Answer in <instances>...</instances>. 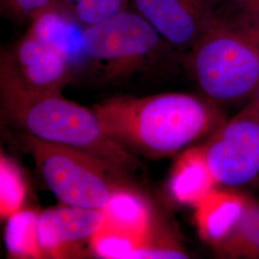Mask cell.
<instances>
[{"mask_svg":"<svg viewBox=\"0 0 259 259\" xmlns=\"http://www.w3.org/2000/svg\"><path fill=\"white\" fill-rule=\"evenodd\" d=\"M202 149L215 185L259 186V113L249 106L225 121Z\"/></svg>","mask_w":259,"mask_h":259,"instance_id":"6","label":"cell"},{"mask_svg":"<svg viewBox=\"0 0 259 259\" xmlns=\"http://www.w3.org/2000/svg\"><path fill=\"white\" fill-rule=\"evenodd\" d=\"M102 210L104 224L139 237H152L149 205L129 188L115 192Z\"/></svg>","mask_w":259,"mask_h":259,"instance_id":"13","label":"cell"},{"mask_svg":"<svg viewBox=\"0 0 259 259\" xmlns=\"http://www.w3.org/2000/svg\"><path fill=\"white\" fill-rule=\"evenodd\" d=\"M104 224L102 209L74 205L47 209L38 214V242L45 255L66 257L81 242L92 238Z\"/></svg>","mask_w":259,"mask_h":259,"instance_id":"8","label":"cell"},{"mask_svg":"<svg viewBox=\"0 0 259 259\" xmlns=\"http://www.w3.org/2000/svg\"><path fill=\"white\" fill-rule=\"evenodd\" d=\"M11 0H1V6H2V9H4L7 5H8V3H9Z\"/></svg>","mask_w":259,"mask_h":259,"instance_id":"22","label":"cell"},{"mask_svg":"<svg viewBox=\"0 0 259 259\" xmlns=\"http://www.w3.org/2000/svg\"><path fill=\"white\" fill-rule=\"evenodd\" d=\"M38 214L31 209H20L8 218L5 228V245L10 255L18 258H41L37 233Z\"/></svg>","mask_w":259,"mask_h":259,"instance_id":"14","label":"cell"},{"mask_svg":"<svg viewBox=\"0 0 259 259\" xmlns=\"http://www.w3.org/2000/svg\"><path fill=\"white\" fill-rule=\"evenodd\" d=\"M8 54L19 78L36 92L61 93L74 74L62 56L29 30Z\"/></svg>","mask_w":259,"mask_h":259,"instance_id":"9","label":"cell"},{"mask_svg":"<svg viewBox=\"0 0 259 259\" xmlns=\"http://www.w3.org/2000/svg\"><path fill=\"white\" fill-rule=\"evenodd\" d=\"M188 255L180 246L171 242L149 241L148 243L137 250L131 259L145 258H187Z\"/></svg>","mask_w":259,"mask_h":259,"instance_id":"18","label":"cell"},{"mask_svg":"<svg viewBox=\"0 0 259 259\" xmlns=\"http://www.w3.org/2000/svg\"><path fill=\"white\" fill-rule=\"evenodd\" d=\"M215 185L204 160L203 149H193L180 157L171 179V192L181 203L199 204Z\"/></svg>","mask_w":259,"mask_h":259,"instance_id":"12","label":"cell"},{"mask_svg":"<svg viewBox=\"0 0 259 259\" xmlns=\"http://www.w3.org/2000/svg\"><path fill=\"white\" fill-rule=\"evenodd\" d=\"M55 0H11L4 12L13 19L31 21Z\"/></svg>","mask_w":259,"mask_h":259,"instance_id":"19","label":"cell"},{"mask_svg":"<svg viewBox=\"0 0 259 259\" xmlns=\"http://www.w3.org/2000/svg\"><path fill=\"white\" fill-rule=\"evenodd\" d=\"M84 27L100 24L129 9L130 0H55Z\"/></svg>","mask_w":259,"mask_h":259,"instance_id":"16","label":"cell"},{"mask_svg":"<svg viewBox=\"0 0 259 259\" xmlns=\"http://www.w3.org/2000/svg\"><path fill=\"white\" fill-rule=\"evenodd\" d=\"M225 258L259 259V203L242 198L240 207L212 244Z\"/></svg>","mask_w":259,"mask_h":259,"instance_id":"11","label":"cell"},{"mask_svg":"<svg viewBox=\"0 0 259 259\" xmlns=\"http://www.w3.org/2000/svg\"><path fill=\"white\" fill-rule=\"evenodd\" d=\"M26 185L17 163L4 155L0 157V214L8 219L21 209Z\"/></svg>","mask_w":259,"mask_h":259,"instance_id":"17","label":"cell"},{"mask_svg":"<svg viewBox=\"0 0 259 259\" xmlns=\"http://www.w3.org/2000/svg\"><path fill=\"white\" fill-rule=\"evenodd\" d=\"M83 47L91 62L103 64L108 77L127 74L147 60L175 51L131 8L100 24L84 28Z\"/></svg>","mask_w":259,"mask_h":259,"instance_id":"5","label":"cell"},{"mask_svg":"<svg viewBox=\"0 0 259 259\" xmlns=\"http://www.w3.org/2000/svg\"><path fill=\"white\" fill-rule=\"evenodd\" d=\"M24 140L48 187L65 204L102 209L126 188L119 183L121 174L85 153L29 134Z\"/></svg>","mask_w":259,"mask_h":259,"instance_id":"4","label":"cell"},{"mask_svg":"<svg viewBox=\"0 0 259 259\" xmlns=\"http://www.w3.org/2000/svg\"><path fill=\"white\" fill-rule=\"evenodd\" d=\"M151 239L152 237H139L103 224L100 230L92 236L91 246L94 252L103 258L131 259Z\"/></svg>","mask_w":259,"mask_h":259,"instance_id":"15","label":"cell"},{"mask_svg":"<svg viewBox=\"0 0 259 259\" xmlns=\"http://www.w3.org/2000/svg\"><path fill=\"white\" fill-rule=\"evenodd\" d=\"M183 63L208 100L248 102L259 84V16L218 13Z\"/></svg>","mask_w":259,"mask_h":259,"instance_id":"3","label":"cell"},{"mask_svg":"<svg viewBox=\"0 0 259 259\" xmlns=\"http://www.w3.org/2000/svg\"><path fill=\"white\" fill-rule=\"evenodd\" d=\"M235 11L259 16V0H224L220 12Z\"/></svg>","mask_w":259,"mask_h":259,"instance_id":"20","label":"cell"},{"mask_svg":"<svg viewBox=\"0 0 259 259\" xmlns=\"http://www.w3.org/2000/svg\"><path fill=\"white\" fill-rule=\"evenodd\" d=\"M219 2H220V7H221V5H222V3L224 2V0H219Z\"/></svg>","mask_w":259,"mask_h":259,"instance_id":"23","label":"cell"},{"mask_svg":"<svg viewBox=\"0 0 259 259\" xmlns=\"http://www.w3.org/2000/svg\"><path fill=\"white\" fill-rule=\"evenodd\" d=\"M132 9L148 21L177 51L187 52L217 17L219 0H130Z\"/></svg>","mask_w":259,"mask_h":259,"instance_id":"7","label":"cell"},{"mask_svg":"<svg viewBox=\"0 0 259 259\" xmlns=\"http://www.w3.org/2000/svg\"><path fill=\"white\" fill-rule=\"evenodd\" d=\"M84 28L54 1L30 21L28 30L62 56L75 72L91 62L83 51Z\"/></svg>","mask_w":259,"mask_h":259,"instance_id":"10","label":"cell"},{"mask_svg":"<svg viewBox=\"0 0 259 259\" xmlns=\"http://www.w3.org/2000/svg\"><path fill=\"white\" fill-rule=\"evenodd\" d=\"M245 105L249 106L253 111H255L257 113H259V84L258 87L256 88L255 92L252 94V96L250 97V100L246 103Z\"/></svg>","mask_w":259,"mask_h":259,"instance_id":"21","label":"cell"},{"mask_svg":"<svg viewBox=\"0 0 259 259\" xmlns=\"http://www.w3.org/2000/svg\"><path fill=\"white\" fill-rule=\"evenodd\" d=\"M93 111L121 146L156 157L175 154L226 121L216 103L186 93L114 98Z\"/></svg>","mask_w":259,"mask_h":259,"instance_id":"1","label":"cell"},{"mask_svg":"<svg viewBox=\"0 0 259 259\" xmlns=\"http://www.w3.org/2000/svg\"><path fill=\"white\" fill-rule=\"evenodd\" d=\"M0 93L5 112L29 135L81 151L121 175L139 166L134 155L107 135L94 111L65 99L61 93L28 88L8 52L1 54Z\"/></svg>","mask_w":259,"mask_h":259,"instance_id":"2","label":"cell"}]
</instances>
